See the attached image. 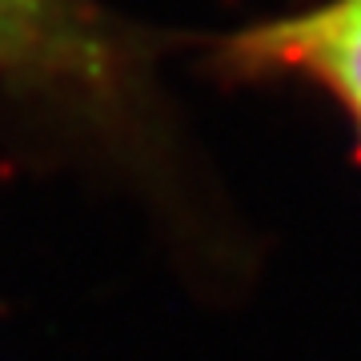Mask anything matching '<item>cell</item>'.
Wrapping results in <instances>:
<instances>
[{
	"instance_id": "6da1fadb",
	"label": "cell",
	"mask_w": 361,
	"mask_h": 361,
	"mask_svg": "<svg viewBox=\"0 0 361 361\" xmlns=\"http://www.w3.org/2000/svg\"><path fill=\"white\" fill-rule=\"evenodd\" d=\"M32 8H37V0H0V40H13Z\"/></svg>"
}]
</instances>
